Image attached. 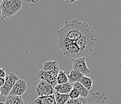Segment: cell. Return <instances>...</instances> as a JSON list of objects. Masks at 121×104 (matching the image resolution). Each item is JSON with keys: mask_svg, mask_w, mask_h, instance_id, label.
Instances as JSON below:
<instances>
[{"mask_svg": "<svg viewBox=\"0 0 121 104\" xmlns=\"http://www.w3.org/2000/svg\"><path fill=\"white\" fill-rule=\"evenodd\" d=\"M92 30L91 27L84 22L77 19L65 22V25L56 33L58 43L76 42L85 34Z\"/></svg>", "mask_w": 121, "mask_h": 104, "instance_id": "cell-1", "label": "cell"}, {"mask_svg": "<svg viewBox=\"0 0 121 104\" xmlns=\"http://www.w3.org/2000/svg\"><path fill=\"white\" fill-rule=\"evenodd\" d=\"M96 38L93 33V29L85 34L76 41L77 45L80 50L81 57L86 58L92 54Z\"/></svg>", "mask_w": 121, "mask_h": 104, "instance_id": "cell-2", "label": "cell"}, {"mask_svg": "<svg viewBox=\"0 0 121 104\" xmlns=\"http://www.w3.org/2000/svg\"><path fill=\"white\" fill-rule=\"evenodd\" d=\"M22 1L21 0H4L1 4V20L8 18L17 13L22 6Z\"/></svg>", "mask_w": 121, "mask_h": 104, "instance_id": "cell-3", "label": "cell"}, {"mask_svg": "<svg viewBox=\"0 0 121 104\" xmlns=\"http://www.w3.org/2000/svg\"><path fill=\"white\" fill-rule=\"evenodd\" d=\"M57 48H59L65 56L70 58L75 59L81 58L80 50L76 42H65L58 43Z\"/></svg>", "mask_w": 121, "mask_h": 104, "instance_id": "cell-4", "label": "cell"}, {"mask_svg": "<svg viewBox=\"0 0 121 104\" xmlns=\"http://www.w3.org/2000/svg\"><path fill=\"white\" fill-rule=\"evenodd\" d=\"M19 77L14 72H12L6 75L5 78V83L3 87L0 88V92L1 95L7 96L10 92L13 85L19 79Z\"/></svg>", "mask_w": 121, "mask_h": 104, "instance_id": "cell-5", "label": "cell"}, {"mask_svg": "<svg viewBox=\"0 0 121 104\" xmlns=\"http://www.w3.org/2000/svg\"><path fill=\"white\" fill-rule=\"evenodd\" d=\"M35 93L37 97L54 95V88L52 85L43 81H40L35 88Z\"/></svg>", "mask_w": 121, "mask_h": 104, "instance_id": "cell-6", "label": "cell"}, {"mask_svg": "<svg viewBox=\"0 0 121 104\" xmlns=\"http://www.w3.org/2000/svg\"><path fill=\"white\" fill-rule=\"evenodd\" d=\"M72 70L81 73L82 75H89L91 73V71L88 68L86 63V58L81 57L78 58L72 59Z\"/></svg>", "mask_w": 121, "mask_h": 104, "instance_id": "cell-7", "label": "cell"}, {"mask_svg": "<svg viewBox=\"0 0 121 104\" xmlns=\"http://www.w3.org/2000/svg\"><path fill=\"white\" fill-rule=\"evenodd\" d=\"M27 90V85L25 81L22 79H19L13 85L9 95L22 97Z\"/></svg>", "mask_w": 121, "mask_h": 104, "instance_id": "cell-8", "label": "cell"}, {"mask_svg": "<svg viewBox=\"0 0 121 104\" xmlns=\"http://www.w3.org/2000/svg\"><path fill=\"white\" fill-rule=\"evenodd\" d=\"M108 97L103 92L97 91L93 93L89 99L87 104H106Z\"/></svg>", "mask_w": 121, "mask_h": 104, "instance_id": "cell-9", "label": "cell"}, {"mask_svg": "<svg viewBox=\"0 0 121 104\" xmlns=\"http://www.w3.org/2000/svg\"><path fill=\"white\" fill-rule=\"evenodd\" d=\"M42 70L51 73L54 76L57 78L60 70L59 65L57 61H47L44 62L42 66Z\"/></svg>", "mask_w": 121, "mask_h": 104, "instance_id": "cell-10", "label": "cell"}, {"mask_svg": "<svg viewBox=\"0 0 121 104\" xmlns=\"http://www.w3.org/2000/svg\"><path fill=\"white\" fill-rule=\"evenodd\" d=\"M36 76L38 79H39L40 81H43L50 85H51L52 87L54 88V87L57 85L56 83V77L54 76L51 73L48 72H45L43 70L41 69L37 72V75Z\"/></svg>", "mask_w": 121, "mask_h": 104, "instance_id": "cell-11", "label": "cell"}, {"mask_svg": "<svg viewBox=\"0 0 121 104\" xmlns=\"http://www.w3.org/2000/svg\"><path fill=\"white\" fill-rule=\"evenodd\" d=\"M73 88L72 85L69 83L64 84H57L54 87L55 92L63 95H68Z\"/></svg>", "mask_w": 121, "mask_h": 104, "instance_id": "cell-12", "label": "cell"}, {"mask_svg": "<svg viewBox=\"0 0 121 104\" xmlns=\"http://www.w3.org/2000/svg\"><path fill=\"white\" fill-rule=\"evenodd\" d=\"M34 102L35 104H56L54 95L37 97Z\"/></svg>", "mask_w": 121, "mask_h": 104, "instance_id": "cell-13", "label": "cell"}, {"mask_svg": "<svg viewBox=\"0 0 121 104\" xmlns=\"http://www.w3.org/2000/svg\"><path fill=\"white\" fill-rule=\"evenodd\" d=\"M72 87L77 90L80 94V96L82 98H86L89 95V90L84 87L79 82H77L72 84Z\"/></svg>", "mask_w": 121, "mask_h": 104, "instance_id": "cell-14", "label": "cell"}, {"mask_svg": "<svg viewBox=\"0 0 121 104\" xmlns=\"http://www.w3.org/2000/svg\"><path fill=\"white\" fill-rule=\"evenodd\" d=\"M68 78V80H69V83L70 84H72L73 83H77V82H79L80 80V79L84 76L82 75L81 73H79V72H77L73 70H71L70 72L69 73L68 75H67Z\"/></svg>", "mask_w": 121, "mask_h": 104, "instance_id": "cell-15", "label": "cell"}, {"mask_svg": "<svg viewBox=\"0 0 121 104\" xmlns=\"http://www.w3.org/2000/svg\"><path fill=\"white\" fill-rule=\"evenodd\" d=\"M24 99L21 96H11L8 95L6 96L5 104H24Z\"/></svg>", "mask_w": 121, "mask_h": 104, "instance_id": "cell-16", "label": "cell"}, {"mask_svg": "<svg viewBox=\"0 0 121 104\" xmlns=\"http://www.w3.org/2000/svg\"><path fill=\"white\" fill-rule=\"evenodd\" d=\"M56 83H57V84H64L69 83V80H68V78L66 71H59L57 78H56Z\"/></svg>", "mask_w": 121, "mask_h": 104, "instance_id": "cell-17", "label": "cell"}, {"mask_svg": "<svg viewBox=\"0 0 121 104\" xmlns=\"http://www.w3.org/2000/svg\"><path fill=\"white\" fill-rule=\"evenodd\" d=\"M79 83L81 84L84 87H85L88 90L92 89V86H93V80L91 78L88 77L86 76H83L80 80L79 81Z\"/></svg>", "mask_w": 121, "mask_h": 104, "instance_id": "cell-18", "label": "cell"}, {"mask_svg": "<svg viewBox=\"0 0 121 104\" xmlns=\"http://www.w3.org/2000/svg\"><path fill=\"white\" fill-rule=\"evenodd\" d=\"M54 97L56 104H66L70 99L68 95H63L56 92L54 93Z\"/></svg>", "mask_w": 121, "mask_h": 104, "instance_id": "cell-19", "label": "cell"}, {"mask_svg": "<svg viewBox=\"0 0 121 104\" xmlns=\"http://www.w3.org/2000/svg\"><path fill=\"white\" fill-rule=\"evenodd\" d=\"M87 99L86 98H82V97H79L77 99H71L66 103V104H87Z\"/></svg>", "mask_w": 121, "mask_h": 104, "instance_id": "cell-20", "label": "cell"}, {"mask_svg": "<svg viewBox=\"0 0 121 104\" xmlns=\"http://www.w3.org/2000/svg\"><path fill=\"white\" fill-rule=\"evenodd\" d=\"M68 95H69V98L71 99H77L80 97L79 93L78 92L77 90L74 89V88H72V90L68 94Z\"/></svg>", "mask_w": 121, "mask_h": 104, "instance_id": "cell-21", "label": "cell"}, {"mask_svg": "<svg viewBox=\"0 0 121 104\" xmlns=\"http://www.w3.org/2000/svg\"><path fill=\"white\" fill-rule=\"evenodd\" d=\"M6 76V72L5 69L0 68V78H5Z\"/></svg>", "mask_w": 121, "mask_h": 104, "instance_id": "cell-22", "label": "cell"}, {"mask_svg": "<svg viewBox=\"0 0 121 104\" xmlns=\"http://www.w3.org/2000/svg\"><path fill=\"white\" fill-rule=\"evenodd\" d=\"M5 99H6V96L1 95L0 97V104H5Z\"/></svg>", "mask_w": 121, "mask_h": 104, "instance_id": "cell-23", "label": "cell"}, {"mask_svg": "<svg viewBox=\"0 0 121 104\" xmlns=\"http://www.w3.org/2000/svg\"><path fill=\"white\" fill-rule=\"evenodd\" d=\"M5 83V78H0V88L4 85Z\"/></svg>", "mask_w": 121, "mask_h": 104, "instance_id": "cell-24", "label": "cell"}, {"mask_svg": "<svg viewBox=\"0 0 121 104\" xmlns=\"http://www.w3.org/2000/svg\"><path fill=\"white\" fill-rule=\"evenodd\" d=\"M37 3L38 2V1H23V3Z\"/></svg>", "mask_w": 121, "mask_h": 104, "instance_id": "cell-25", "label": "cell"}, {"mask_svg": "<svg viewBox=\"0 0 121 104\" xmlns=\"http://www.w3.org/2000/svg\"><path fill=\"white\" fill-rule=\"evenodd\" d=\"M1 15V4H0V16Z\"/></svg>", "mask_w": 121, "mask_h": 104, "instance_id": "cell-26", "label": "cell"}, {"mask_svg": "<svg viewBox=\"0 0 121 104\" xmlns=\"http://www.w3.org/2000/svg\"><path fill=\"white\" fill-rule=\"evenodd\" d=\"M28 104V103H27V102H25V104Z\"/></svg>", "mask_w": 121, "mask_h": 104, "instance_id": "cell-27", "label": "cell"}]
</instances>
